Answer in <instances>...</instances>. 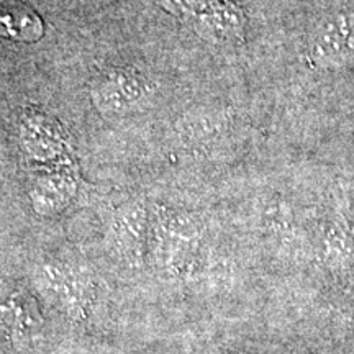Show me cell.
<instances>
[{
	"instance_id": "cell-1",
	"label": "cell",
	"mask_w": 354,
	"mask_h": 354,
	"mask_svg": "<svg viewBox=\"0 0 354 354\" xmlns=\"http://www.w3.org/2000/svg\"><path fill=\"white\" fill-rule=\"evenodd\" d=\"M20 146L38 169L73 165V145L63 125L51 115L28 112L19 127Z\"/></svg>"
},
{
	"instance_id": "cell-2",
	"label": "cell",
	"mask_w": 354,
	"mask_h": 354,
	"mask_svg": "<svg viewBox=\"0 0 354 354\" xmlns=\"http://www.w3.org/2000/svg\"><path fill=\"white\" fill-rule=\"evenodd\" d=\"M88 94L100 113L125 115L151 95V84L136 69L109 68L97 74Z\"/></svg>"
},
{
	"instance_id": "cell-3",
	"label": "cell",
	"mask_w": 354,
	"mask_h": 354,
	"mask_svg": "<svg viewBox=\"0 0 354 354\" xmlns=\"http://www.w3.org/2000/svg\"><path fill=\"white\" fill-rule=\"evenodd\" d=\"M77 190V174L73 165L43 167L33 176L28 197L38 214L53 215L63 212L73 202Z\"/></svg>"
},
{
	"instance_id": "cell-4",
	"label": "cell",
	"mask_w": 354,
	"mask_h": 354,
	"mask_svg": "<svg viewBox=\"0 0 354 354\" xmlns=\"http://www.w3.org/2000/svg\"><path fill=\"white\" fill-rule=\"evenodd\" d=\"M313 59L322 64L342 63L354 55V8L338 12L317 30L310 46Z\"/></svg>"
},
{
	"instance_id": "cell-5",
	"label": "cell",
	"mask_w": 354,
	"mask_h": 354,
	"mask_svg": "<svg viewBox=\"0 0 354 354\" xmlns=\"http://www.w3.org/2000/svg\"><path fill=\"white\" fill-rule=\"evenodd\" d=\"M190 26L205 41L234 44L245 38L246 17L233 0H215Z\"/></svg>"
},
{
	"instance_id": "cell-6",
	"label": "cell",
	"mask_w": 354,
	"mask_h": 354,
	"mask_svg": "<svg viewBox=\"0 0 354 354\" xmlns=\"http://www.w3.org/2000/svg\"><path fill=\"white\" fill-rule=\"evenodd\" d=\"M2 26L8 38L19 39V41L32 43L43 37V21L35 12H3Z\"/></svg>"
},
{
	"instance_id": "cell-7",
	"label": "cell",
	"mask_w": 354,
	"mask_h": 354,
	"mask_svg": "<svg viewBox=\"0 0 354 354\" xmlns=\"http://www.w3.org/2000/svg\"><path fill=\"white\" fill-rule=\"evenodd\" d=\"M214 2L215 0H161V6L176 19L192 24Z\"/></svg>"
}]
</instances>
